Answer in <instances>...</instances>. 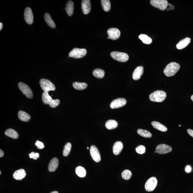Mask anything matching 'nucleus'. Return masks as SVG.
<instances>
[{
	"mask_svg": "<svg viewBox=\"0 0 193 193\" xmlns=\"http://www.w3.org/2000/svg\"><path fill=\"white\" fill-rule=\"evenodd\" d=\"M180 65L178 63L173 62L167 65L164 68L163 72L166 76L170 77L175 75L180 69Z\"/></svg>",
	"mask_w": 193,
	"mask_h": 193,
	"instance_id": "nucleus-1",
	"label": "nucleus"
},
{
	"mask_svg": "<svg viewBox=\"0 0 193 193\" xmlns=\"http://www.w3.org/2000/svg\"><path fill=\"white\" fill-rule=\"evenodd\" d=\"M42 101L45 105L48 104L52 108H55L60 103V100H53L51 96L49 95L48 92H44L42 95Z\"/></svg>",
	"mask_w": 193,
	"mask_h": 193,
	"instance_id": "nucleus-2",
	"label": "nucleus"
},
{
	"mask_svg": "<svg viewBox=\"0 0 193 193\" xmlns=\"http://www.w3.org/2000/svg\"><path fill=\"white\" fill-rule=\"evenodd\" d=\"M166 96L167 95L164 91L158 90L151 94L149 98L153 102H161L165 99Z\"/></svg>",
	"mask_w": 193,
	"mask_h": 193,
	"instance_id": "nucleus-3",
	"label": "nucleus"
},
{
	"mask_svg": "<svg viewBox=\"0 0 193 193\" xmlns=\"http://www.w3.org/2000/svg\"><path fill=\"white\" fill-rule=\"evenodd\" d=\"M40 84L41 87L44 92L54 91L56 90V87L54 84L49 80L42 79L40 81Z\"/></svg>",
	"mask_w": 193,
	"mask_h": 193,
	"instance_id": "nucleus-4",
	"label": "nucleus"
},
{
	"mask_svg": "<svg viewBox=\"0 0 193 193\" xmlns=\"http://www.w3.org/2000/svg\"><path fill=\"white\" fill-rule=\"evenodd\" d=\"M111 57L118 62H125L128 61L129 56L126 53L118 52H113L111 53Z\"/></svg>",
	"mask_w": 193,
	"mask_h": 193,
	"instance_id": "nucleus-5",
	"label": "nucleus"
},
{
	"mask_svg": "<svg viewBox=\"0 0 193 193\" xmlns=\"http://www.w3.org/2000/svg\"><path fill=\"white\" fill-rule=\"evenodd\" d=\"M86 49L75 48L70 52L69 54V57L74 58H81L84 57L87 54Z\"/></svg>",
	"mask_w": 193,
	"mask_h": 193,
	"instance_id": "nucleus-6",
	"label": "nucleus"
},
{
	"mask_svg": "<svg viewBox=\"0 0 193 193\" xmlns=\"http://www.w3.org/2000/svg\"><path fill=\"white\" fill-rule=\"evenodd\" d=\"M150 4L155 8H158L161 11H164L167 9L168 3L166 0H151Z\"/></svg>",
	"mask_w": 193,
	"mask_h": 193,
	"instance_id": "nucleus-7",
	"label": "nucleus"
},
{
	"mask_svg": "<svg viewBox=\"0 0 193 193\" xmlns=\"http://www.w3.org/2000/svg\"><path fill=\"white\" fill-rule=\"evenodd\" d=\"M19 90L27 98H32L33 97V93L29 86L23 83L20 82L18 84Z\"/></svg>",
	"mask_w": 193,
	"mask_h": 193,
	"instance_id": "nucleus-8",
	"label": "nucleus"
},
{
	"mask_svg": "<svg viewBox=\"0 0 193 193\" xmlns=\"http://www.w3.org/2000/svg\"><path fill=\"white\" fill-rule=\"evenodd\" d=\"M158 181L157 178L154 177H151L145 184V188L147 192H151L153 191L157 186Z\"/></svg>",
	"mask_w": 193,
	"mask_h": 193,
	"instance_id": "nucleus-9",
	"label": "nucleus"
},
{
	"mask_svg": "<svg viewBox=\"0 0 193 193\" xmlns=\"http://www.w3.org/2000/svg\"><path fill=\"white\" fill-rule=\"evenodd\" d=\"M172 151V148L168 145L162 144L158 145L156 147V151L159 154H164Z\"/></svg>",
	"mask_w": 193,
	"mask_h": 193,
	"instance_id": "nucleus-10",
	"label": "nucleus"
},
{
	"mask_svg": "<svg viewBox=\"0 0 193 193\" xmlns=\"http://www.w3.org/2000/svg\"><path fill=\"white\" fill-rule=\"evenodd\" d=\"M90 153L93 160L96 162H99L101 161V156L97 148L95 146H91L90 149Z\"/></svg>",
	"mask_w": 193,
	"mask_h": 193,
	"instance_id": "nucleus-11",
	"label": "nucleus"
},
{
	"mask_svg": "<svg viewBox=\"0 0 193 193\" xmlns=\"http://www.w3.org/2000/svg\"><path fill=\"white\" fill-rule=\"evenodd\" d=\"M126 103L127 101L125 98H118L113 101L110 106L112 109H116L124 106Z\"/></svg>",
	"mask_w": 193,
	"mask_h": 193,
	"instance_id": "nucleus-12",
	"label": "nucleus"
},
{
	"mask_svg": "<svg viewBox=\"0 0 193 193\" xmlns=\"http://www.w3.org/2000/svg\"><path fill=\"white\" fill-rule=\"evenodd\" d=\"M107 33L109 39L113 40H117L120 36L121 32L119 29L117 28H112L107 30Z\"/></svg>",
	"mask_w": 193,
	"mask_h": 193,
	"instance_id": "nucleus-13",
	"label": "nucleus"
},
{
	"mask_svg": "<svg viewBox=\"0 0 193 193\" xmlns=\"http://www.w3.org/2000/svg\"><path fill=\"white\" fill-rule=\"evenodd\" d=\"M24 18L27 23L31 25L33 22V16L31 9L30 7H27L24 12Z\"/></svg>",
	"mask_w": 193,
	"mask_h": 193,
	"instance_id": "nucleus-14",
	"label": "nucleus"
},
{
	"mask_svg": "<svg viewBox=\"0 0 193 193\" xmlns=\"http://www.w3.org/2000/svg\"><path fill=\"white\" fill-rule=\"evenodd\" d=\"M81 8L84 15L89 13L91 10V1L90 0H83L82 2Z\"/></svg>",
	"mask_w": 193,
	"mask_h": 193,
	"instance_id": "nucleus-15",
	"label": "nucleus"
},
{
	"mask_svg": "<svg viewBox=\"0 0 193 193\" xmlns=\"http://www.w3.org/2000/svg\"><path fill=\"white\" fill-rule=\"evenodd\" d=\"M143 67L139 66L137 67L132 74V78L135 81L140 79L143 73Z\"/></svg>",
	"mask_w": 193,
	"mask_h": 193,
	"instance_id": "nucleus-16",
	"label": "nucleus"
},
{
	"mask_svg": "<svg viewBox=\"0 0 193 193\" xmlns=\"http://www.w3.org/2000/svg\"><path fill=\"white\" fill-rule=\"evenodd\" d=\"M123 148V144L121 141L115 142L113 147V151L114 155H118L121 152Z\"/></svg>",
	"mask_w": 193,
	"mask_h": 193,
	"instance_id": "nucleus-17",
	"label": "nucleus"
},
{
	"mask_svg": "<svg viewBox=\"0 0 193 193\" xmlns=\"http://www.w3.org/2000/svg\"><path fill=\"white\" fill-rule=\"evenodd\" d=\"M191 42V39L187 37L180 40L176 45V48L178 50H181L184 48L189 44Z\"/></svg>",
	"mask_w": 193,
	"mask_h": 193,
	"instance_id": "nucleus-18",
	"label": "nucleus"
},
{
	"mask_svg": "<svg viewBox=\"0 0 193 193\" xmlns=\"http://www.w3.org/2000/svg\"><path fill=\"white\" fill-rule=\"evenodd\" d=\"M26 175V173L25 170L23 169H21L17 170L14 172L13 174V177L15 180H21L25 178Z\"/></svg>",
	"mask_w": 193,
	"mask_h": 193,
	"instance_id": "nucleus-19",
	"label": "nucleus"
},
{
	"mask_svg": "<svg viewBox=\"0 0 193 193\" xmlns=\"http://www.w3.org/2000/svg\"><path fill=\"white\" fill-rule=\"evenodd\" d=\"M59 162L58 159L57 158H54L50 161L49 163L48 170L51 172H53L56 171L58 167Z\"/></svg>",
	"mask_w": 193,
	"mask_h": 193,
	"instance_id": "nucleus-20",
	"label": "nucleus"
},
{
	"mask_svg": "<svg viewBox=\"0 0 193 193\" xmlns=\"http://www.w3.org/2000/svg\"><path fill=\"white\" fill-rule=\"evenodd\" d=\"M65 10L68 15L71 16L74 12V3L71 1H69L66 4Z\"/></svg>",
	"mask_w": 193,
	"mask_h": 193,
	"instance_id": "nucleus-21",
	"label": "nucleus"
},
{
	"mask_svg": "<svg viewBox=\"0 0 193 193\" xmlns=\"http://www.w3.org/2000/svg\"><path fill=\"white\" fill-rule=\"evenodd\" d=\"M18 117L20 120L24 122L29 121L31 118L30 115L29 114L22 111L18 112Z\"/></svg>",
	"mask_w": 193,
	"mask_h": 193,
	"instance_id": "nucleus-22",
	"label": "nucleus"
},
{
	"mask_svg": "<svg viewBox=\"0 0 193 193\" xmlns=\"http://www.w3.org/2000/svg\"><path fill=\"white\" fill-rule=\"evenodd\" d=\"M118 124L117 122L115 120H109L106 122L105 124V127L107 129L111 130L115 129L117 127Z\"/></svg>",
	"mask_w": 193,
	"mask_h": 193,
	"instance_id": "nucleus-23",
	"label": "nucleus"
},
{
	"mask_svg": "<svg viewBox=\"0 0 193 193\" xmlns=\"http://www.w3.org/2000/svg\"><path fill=\"white\" fill-rule=\"evenodd\" d=\"M151 124L153 127L156 129L162 132H166L167 130V128L164 125L159 122L153 121L152 122Z\"/></svg>",
	"mask_w": 193,
	"mask_h": 193,
	"instance_id": "nucleus-24",
	"label": "nucleus"
},
{
	"mask_svg": "<svg viewBox=\"0 0 193 193\" xmlns=\"http://www.w3.org/2000/svg\"><path fill=\"white\" fill-rule=\"evenodd\" d=\"M44 18L45 21L49 26L52 29H54L56 27L55 23L48 13H46L45 14Z\"/></svg>",
	"mask_w": 193,
	"mask_h": 193,
	"instance_id": "nucleus-25",
	"label": "nucleus"
},
{
	"mask_svg": "<svg viewBox=\"0 0 193 193\" xmlns=\"http://www.w3.org/2000/svg\"><path fill=\"white\" fill-rule=\"evenodd\" d=\"M5 133L7 136L13 139H18L19 137L18 132L13 129H7L5 131Z\"/></svg>",
	"mask_w": 193,
	"mask_h": 193,
	"instance_id": "nucleus-26",
	"label": "nucleus"
},
{
	"mask_svg": "<svg viewBox=\"0 0 193 193\" xmlns=\"http://www.w3.org/2000/svg\"><path fill=\"white\" fill-rule=\"evenodd\" d=\"M93 75L96 78L101 79L103 78L105 75L104 70L101 69H96L93 72Z\"/></svg>",
	"mask_w": 193,
	"mask_h": 193,
	"instance_id": "nucleus-27",
	"label": "nucleus"
},
{
	"mask_svg": "<svg viewBox=\"0 0 193 193\" xmlns=\"http://www.w3.org/2000/svg\"><path fill=\"white\" fill-rule=\"evenodd\" d=\"M101 2L103 10L106 12H109L111 8V3L109 0H101Z\"/></svg>",
	"mask_w": 193,
	"mask_h": 193,
	"instance_id": "nucleus-28",
	"label": "nucleus"
},
{
	"mask_svg": "<svg viewBox=\"0 0 193 193\" xmlns=\"http://www.w3.org/2000/svg\"><path fill=\"white\" fill-rule=\"evenodd\" d=\"M73 86L75 89L77 90H82L87 88V84L85 83L74 82L73 83Z\"/></svg>",
	"mask_w": 193,
	"mask_h": 193,
	"instance_id": "nucleus-29",
	"label": "nucleus"
},
{
	"mask_svg": "<svg viewBox=\"0 0 193 193\" xmlns=\"http://www.w3.org/2000/svg\"><path fill=\"white\" fill-rule=\"evenodd\" d=\"M76 173L80 177H84L86 174V171L85 168L81 166H78L76 168Z\"/></svg>",
	"mask_w": 193,
	"mask_h": 193,
	"instance_id": "nucleus-30",
	"label": "nucleus"
},
{
	"mask_svg": "<svg viewBox=\"0 0 193 193\" xmlns=\"http://www.w3.org/2000/svg\"><path fill=\"white\" fill-rule=\"evenodd\" d=\"M139 38L143 43L145 44H149L152 43V39L147 35L141 34L139 36Z\"/></svg>",
	"mask_w": 193,
	"mask_h": 193,
	"instance_id": "nucleus-31",
	"label": "nucleus"
},
{
	"mask_svg": "<svg viewBox=\"0 0 193 193\" xmlns=\"http://www.w3.org/2000/svg\"><path fill=\"white\" fill-rule=\"evenodd\" d=\"M137 133L140 136L145 138H151L152 137V135L149 131L144 129H139L137 130Z\"/></svg>",
	"mask_w": 193,
	"mask_h": 193,
	"instance_id": "nucleus-32",
	"label": "nucleus"
},
{
	"mask_svg": "<svg viewBox=\"0 0 193 193\" xmlns=\"http://www.w3.org/2000/svg\"><path fill=\"white\" fill-rule=\"evenodd\" d=\"M72 145L70 143H66L65 146H64V150L63 152V155L65 157H67L68 155L70 153V151L71 150Z\"/></svg>",
	"mask_w": 193,
	"mask_h": 193,
	"instance_id": "nucleus-33",
	"label": "nucleus"
},
{
	"mask_svg": "<svg viewBox=\"0 0 193 193\" xmlns=\"http://www.w3.org/2000/svg\"><path fill=\"white\" fill-rule=\"evenodd\" d=\"M132 176L131 172L128 170H124L122 173V178L125 180L130 179Z\"/></svg>",
	"mask_w": 193,
	"mask_h": 193,
	"instance_id": "nucleus-34",
	"label": "nucleus"
},
{
	"mask_svg": "<svg viewBox=\"0 0 193 193\" xmlns=\"http://www.w3.org/2000/svg\"><path fill=\"white\" fill-rule=\"evenodd\" d=\"M146 148L143 145H140L138 146L136 149L137 153L139 154H143L146 152Z\"/></svg>",
	"mask_w": 193,
	"mask_h": 193,
	"instance_id": "nucleus-35",
	"label": "nucleus"
},
{
	"mask_svg": "<svg viewBox=\"0 0 193 193\" xmlns=\"http://www.w3.org/2000/svg\"><path fill=\"white\" fill-rule=\"evenodd\" d=\"M29 157L31 159H33L34 160H36L39 158V153H35L34 152H32L29 154Z\"/></svg>",
	"mask_w": 193,
	"mask_h": 193,
	"instance_id": "nucleus-36",
	"label": "nucleus"
},
{
	"mask_svg": "<svg viewBox=\"0 0 193 193\" xmlns=\"http://www.w3.org/2000/svg\"><path fill=\"white\" fill-rule=\"evenodd\" d=\"M35 145L37 146L38 148L39 149H42L44 147V145L43 142L39 141H37Z\"/></svg>",
	"mask_w": 193,
	"mask_h": 193,
	"instance_id": "nucleus-37",
	"label": "nucleus"
},
{
	"mask_svg": "<svg viewBox=\"0 0 193 193\" xmlns=\"http://www.w3.org/2000/svg\"><path fill=\"white\" fill-rule=\"evenodd\" d=\"M191 167L190 166H187L186 167L185 171L186 172L190 173L191 171Z\"/></svg>",
	"mask_w": 193,
	"mask_h": 193,
	"instance_id": "nucleus-38",
	"label": "nucleus"
},
{
	"mask_svg": "<svg viewBox=\"0 0 193 193\" xmlns=\"http://www.w3.org/2000/svg\"><path fill=\"white\" fill-rule=\"evenodd\" d=\"M187 132H188V134L192 137L193 138V130L192 129H187Z\"/></svg>",
	"mask_w": 193,
	"mask_h": 193,
	"instance_id": "nucleus-39",
	"label": "nucleus"
},
{
	"mask_svg": "<svg viewBox=\"0 0 193 193\" xmlns=\"http://www.w3.org/2000/svg\"><path fill=\"white\" fill-rule=\"evenodd\" d=\"M174 5H172L169 6V8H167V11L169 10L170 9L171 10H174Z\"/></svg>",
	"mask_w": 193,
	"mask_h": 193,
	"instance_id": "nucleus-40",
	"label": "nucleus"
},
{
	"mask_svg": "<svg viewBox=\"0 0 193 193\" xmlns=\"http://www.w3.org/2000/svg\"><path fill=\"white\" fill-rule=\"evenodd\" d=\"M4 153L1 150H0V157H2L3 156Z\"/></svg>",
	"mask_w": 193,
	"mask_h": 193,
	"instance_id": "nucleus-41",
	"label": "nucleus"
},
{
	"mask_svg": "<svg viewBox=\"0 0 193 193\" xmlns=\"http://www.w3.org/2000/svg\"><path fill=\"white\" fill-rule=\"evenodd\" d=\"M3 27V24L2 23H0V31H1L2 30Z\"/></svg>",
	"mask_w": 193,
	"mask_h": 193,
	"instance_id": "nucleus-42",
	"label": "nucleus"
},
{
	"mask_svg": "<svg viewBox=\"0 0 193 193\" xmlns=\"http://www.w3.org/2000/svg\"><path fill=\"white\" fill-rule=\"evenodd\" d=\"M50 193H58V192L57 191H53L52 192Z\"/></svg>",
	"mask_w": 193,
	"mask_h": 193,
	"instance_id": "nucleus-43",
	"label": "nucleus"
},
{
	"mask_svg": "<svg viewBox=\"0 0 193 193\" xmlns=\"http://www.w3.org/2000/svg\"><path fill=\"white\" fill-rule=\"evenodd\" d=\"M191 98L192 101L193 102V95L191 96Z\"/></svg>",
	"mask_w": 193,
	"mask_h": 193,
	"instance_id": "nucleus-44",
	"label": "nucleus"
},
{
	"mask_svg": "<svg viewBox=\"0 0 193 193\" xmlns=\"http://www.w3.org/2000/svg\"><path fill=\"white\" fill-rule=\"evenodd\" d=\"M87 149H88H88H89V147H87Z\"/></svg>",
	"mask_w": 193,
	"mask_h": 193,
	"instance_id": "nucleus-45",
	"label": "nucleus"
},
{
	"mask_svg": "<svg viewBox=\"0 0 193 193\" xmlns=\"http://www.w3.org/2000/svg\"><path fill=\"white\" fill-rule=\"evenodd\" d=\"M179 126L180 127H181V125H179Z\"/></svg>",
	"mask_w": 193,
	"mask_h": 193,
	"instance_id": "nucleus-46",
	"label": "nucleus"
},
{
	"mask_svg": "<svg viewBox=\"0 0 193 193\" xmlns=\"http://www.w3.org/2000/svg\"><path fill=\"white\" fill-rule=\"evenodd\" d=\"M0 173H1V171L0 172Z\"/></svg>",
	"mask_w": 193,
	"mask_h": 193,
	"instance_id": "nucleus-47",
	"label": "nucleus"
},
{
	"mask_svg": "<svg viewBox=\"0 0 193 193\" xmlns=\"http://www.w3.org/2000/svg\"><path fill=\"white\" fill-rule=\"evenodd\" d=\"M155 153H156V151H155Z\"/></svg>",
	"mask_w": 193,
	"mask_h": 193,
	"instance_id": "nucleus-48",
	"label": "nucleus"
}]
</instances>
